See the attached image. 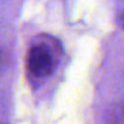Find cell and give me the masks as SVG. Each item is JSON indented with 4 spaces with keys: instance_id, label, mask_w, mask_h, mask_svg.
I'll return each mask as SVG.
<instances>
[{
    "instance_id": "obj_1",
    "label": "cell",
    "mask_w": 124,
    "mask_h": 124,
    "mask_svg": "<svg viewBox=\"0 0 124 124\" xmlns=\"http://www.w3.org/2000/svg\"><path fill=\"white\" fill-rule=\"evenodd\" d=\"M55 52L45 41L35 42L30 46L27 57V66L35 78L48 77L55 68Z\"/></svg>"
},
{
    "instance_id": "obj_2",
    "label": "cell",
    "mask_w": 124,
    "mask_h": 124,
    "mask_svg": "<svg viewBox=\"0 0 124 124\" xmlns=\"http://www.w3.org/2000/svg\"><path fill=\"white\" fill-rule=\"evenodd\" d=\"M119 22H121V25L124 28V11L121 13V16H119Z\"/></svg>"
},
{
    "instance_id": "obj_3",
    "label": "cell",
    "mask_w": 124,
    "mask_h": 124,
    "mask_svg": "<svg viewBox=\"0 0 124 124\" xmlns=\"http://www.w3.org/2000/svg\"><path fill=\"white\" fill-rule=\"evenodd\" d=\"M2 62H4V58H2V53H1V51H0V68H1V65H2Z\"/></svg>"
},
{
    "instance_id": "obj_4",
    "label": "cell",
    "mask_w": 124,
    "mask_h": 124,
    "mask_svg": "<svg viewBox=\"0 0 124 124\" xmlns=\"http://www.w3.org/2000/svg\"><path fill=\"white\" fill-rule=\"evenodd\" d=\"M123 115H124V104H123Z\"/></svg>"
}]
</instances>
